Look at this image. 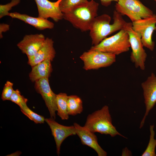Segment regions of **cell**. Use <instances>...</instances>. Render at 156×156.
I'll return each mask as SVG.
<instances>
[{
	"mask_svg": "<svg viewBox=\"0 0 156 156\" xmlns=\"http://www.w3.org/2000/svg\"><path fill=\"white\" fill-rule=\"evenodd\" d=\"M45 121L51 129L56 143L57 153L59 156L62 143L68 136L76 134V129L74 125L68 126L61 125L51 117L45 118Z\"/></svg>",
	"mask_w": 156,
	"mask_h": 156,
	"instance_id": "8fae6325",
	"label": "cell"
},
{
	"mask_svg": "<svg viewBox=\"0 0 156 156\" xmlns=\"http://www.w3.org/2000/svg\"><path fill=\"white\" fill-rule=\"evenodd\" d=\"M113 23L111 24V17L107 14H104L95 18L89 30L92 45L98 44L107 36L124 29L127 22L115 10L113 12Z\"/></svg>",
	"mask_w": 156,
	"mask_h": 156,
	"instance_id": "6da1fadb",
	"label": "cell"
},
{
	"mask_svg": "<svg viewBox=\"0 0 156 156\" xmlns=\"http://www.w3.org/2000/svg\"><path fill=\"white\" fill-rule=\"evenodd\" d=\"M130 47L128 34L125 29H122L115 35L105 38L98 44L92 46L90 49L116 55L127 52Z\"/></svg>",
	"mask_w": 156,
	"mask_h": 156,
	"instance_id": "277c9868",
	"label": "cell"
},
{
	"mask_svg": "<svg viewBox=\"0 0 156 156\" xmlns=\"http://www.w3.org/2000/svg\"><path fill=\"white\" fill-rule=\"evenodd\" d=\"M80 58L86 70L108 67L116 61V55L113 54L90 49L83 53Z\"/></svg>",
	"mask_w": 156,
	"mask_h": 156,
	"instance_id": "52a82bcc",
	"label": "cell"
},
{
	"mask_svg": "<svg viewBox=\"0 0 156 156\" xmlns=\"http://www.w3.org/2000/svg\"><path fill=\"white\" fill-rule=\"evenodd\" d=\"M20 0H12L11 1L5 5H0V18L8 16L10 13L9 11L12 8L19 4L20 2Z\"/></svg>",
	"mask_w": 156,
	"mask_h": 156,
	"instance_id": "cb8c5ba5",
	"label": "cell"
},
{
	"mask_svg": "<svg viewBox=\"0 0 156 156\" xmlns=\"http://www.w3.org/2000/svg\"><path fill=\"white\" fill-rule=\"evenodd\" d=\"M13 85L12 83L8 81L5 83L1 96L3 101L10 100L14 90L13 88Z\"/></svg>",
	"mask_w": 156,
	"mask_h": 156,
	"instance_id": "d4e9b609",
	"label": "cell"
},
{
	"mask_svg": "<svg viewBox=\"0 0 156 156\" xmlns=\"http://www.w3.org/2000/svg\"><path fill=\"white\" fill-rule=\"evenodd\" d=\"M10 101L17 104L21 108L27 105L28 100L21 95L18 90L16 89L14 90Z\"/></svg>",
	"mask_w": 156,
	"mask_h": 156,
	"instance_id": "603a6c76",
	"label": "cell"
},
{
	"mask_svg": "<svg viewBox=\"0 0 156 156\" xmlns=\"http://www.w3.org/2000/svg\"><path fill=\"white\" fill-rule=\"evenodd\" d=\"M132 28L141 36L143 45L151 51H153L155 46L152 36L154 31L156 30V15L140 19L132 22Z\"/></svg>",
	"mask_w": 156,
	"mask_h": 156,
	"instance_id": "ba28073f",
	"label": "cell"
},
{
	"mask_svg": "<svg viewBox=\"0 0 156 156\" xmlns=\"http://www.w3.org/2000/svg\"><path fill=\"white\" fill-rule=\"evenodd\" d=\"M154 125L150 126V135L148 144L142 156H156L155 149L156 146V139H155V131L154 130Z\"/></svg>",
	"mask_w": 156,
	"mask_h": 156,
	"instance_id": "ffe728a7",
	"label": "cell"
},
{
	"mask_svg": "<svg viewBox=\"0 0 156 156\" xmlns=\"http://www.w3.org/2000/svg\"><path fill=\"white\" fill-rule=\"evenodd\" d=\"M115 7V10L122 16H127L132 22L154 14L140 0H118Z\"/></svg>",
	"mask_w": 156,
	"mask_h": 156,
	"instance_id": "5b68a950",
	"label": "cell"
},
{
	"mask_svg": "<svg viewBox=\"0 0 156 156\" xmlns=\"http://www.w3.org/2000/svg\"><path fill=\"white\" fill-rule=\"evenodd\" d=\"M20 109L23 114L35 123L41 124L44 123L45 119L44 117L34 112L27 105L20 108Z\"/></svg>",
	"mask_w": 156,
	"mask_h": 156,
	"instance_id": "7402d4cb",
	"label": "cell"
},
{
	"mask_svg": "<svg viewBox=\"0 0 156 156\" xmlns=\"http://www.w3.org/2000/svg\"><path fill=\"white\" fill-rule=\"evenodd\" d=\"M51 62L47 60L31 67V70L29 74L30 80L35 82L41 79L49 78L53 70Z\"/></svg>",
	"mask_w": 156,
	"mask_h": 156,
	"instance_id": "e0dca14e",
	"label": "cell"
},
{
	"mask_svg": "<svg viewBox=\"0 0 156 156\" xmlns=\"http://www.w3.org/2000/svg\"><path fill=\"white\" fill-rule=\"evenodd\" d=\"M68 97L64 93H60L56 95L57 114L62 120H68L69 118L67 110Z\"/></svg>",
	"mask_w": 156,
	"mask_h": 156,
	"instance_id": "ac0fdd59",
	"label": "cell"
},
{
	"mask_svg": "<svg viewBox=\"0 0 156 156\" xmlns=\"http://www.w3.org/2000/svg\"><path fill=\"white\" fill-rule=\"evenodd\" d=\"M8 16L12 18L17 19L23 21L40 30L46 29H51L54 27L53 23L47 19L39 17H33L27 14H21L17 12L10 13Z\"/></svg>",
	"mask_w": 156,
	"mask_h": 156,
	"instance_id": "2e32d148",
	"label": "cell"
},
{
	"mask_svg": "<svg viewBox=\"0 0 156 156\" xmlns=\"http://www.w3.org/2000/svg\"><path fill=\"white\" fill-rule=\"evenodd\" d=\"M77 134L81 140L83 145L88 146L93 149L98 156H106L107 153L99 144L96 136L84 126H81L75 122L73 124Z\"/></svg>",
	"mask_w": 156,
	"mask_h": 156,
	"instance_id": "5bb4252c",
	"label": "cell"
},
{
	"mask_svg": "<svg viewBox=\"0 0 156 156\" xmlns=\"http://www.w3.org/2000/svg\"><path fill=\"white\" fill-rule=\"evenodd\" d=\"M88 1V0H60L59 6L61 11L64 13Z\"/></svg>",
	"mask_w": 156,
	"mask_h": 156,
	"instance_id": "44dd1931",
	"label": "cell"
},
{
	"mask_svg": "<svg viewBox=\"0 0 156 156\" xmlns=\"http://www.w3.org/2000/svg\"><path fill=\"white\" fill-rule=\"evenodd\" d=\"M10 29V25L8 24L4 23L0 24V38L1 39L3 37V33L5 32L8 31Z\"/></svg>",
	"mask_w": 156,
	"mask_h": 156,
	"instance_id": "484cf974",
	"label": "cell"
},
{
	"mask_svg": "<svg viewBox=\"0 0 156 156\" xmlns=\"http://www.w3.org/2000/svg\"><path fill=\"white\" fill-rule=\"evenodd\" d=\"M155 0V1L156 2V0Z\"/></svg>",
	"mask_w": 156,
	"mask_h": 156,
	"instance_id": "83f0119b",
	"label": "cell"
},
{
	"mask_svg": "<svg viewBox=\"0 0 156 156\" xmlns=\"http://www.w3.org/2000/svg\"><path fill=\"white\" fill-rule=\"evenodd\" d=\"M46 38L42 34L25 35L17 44L22 52L27 57L34 55L44 44Z\"/></svg>",
	"mask_w": 156,
	"mask_h": 156,
	"instance_id": "4fadbf2b",
	"label": "cell"
},
{
	"mask_svg": "<svg viewBox=\"0 0 156 156\" xmlns=\"http://www.w3.org/2000/svg\"><path fill=\"white\" fill-rule=\"evenodd\" d=\"M67 110L69 115L74 116L81 114L83 110V106L80 98L76 95L68 96Z\"/></svg>",
	"mask_w": 156,
	"mask_h": 156,
	"instance_id": "d6986e66",
	"label": "cell"
},
{
	"mask_svg": "<svg viewBox=\"0 0 156 156\" xmlns=\"http://www.w3.org/2000/svg\"><path fill=\"white\" fill-rule=\"evenodd\" d=\"M34 87L36 92L40 94L44 100L49 111L51 117L56 118L55 112L57 108L56 95L51 90L49 83V78L40 79L35 82Z\"/></svg>",
	"mask_w": 156,
	"mask_h": 156,
	"instance_id": "30bf717a",
	"label": "cell"
},
{
	"mask_svg": "<svg viewBox=\"0 0 156 156\" xmlns=\"http://www.w3.org/2000/svg\"><path fill=\"white\" fill-rule=\"evenodd\" d=\"M101 4L103 6L107 7L113 1L117 2L118 0H100Z\"/></svg>",
	"mask_w": 156,
	"mask_h": 156,
	"instance_id": "4316f807",
	"label": "cell"
},
{
	"mask_svg": "<svg viewBox=\"0 0 156 156\" xmlns=\"http://www.w3.org/2000/svg\"><path fill=\"white\" fill-rule=\"evenodd\" d=\"M99 3L94 0L88 1L63 13V18L82 32L89 31L97 16Z\"/></svg>",
	"mask_w": 156,
	"mask_h": 156,
	"instance_id": "7a4b0ae2",
	"label": "cell"
},
{
	"mask_svg": "<svg viewBox=\"0 0 156 156\" xmlns=\"http://www.w3.org/2000/svg\"><path fill=\"white\" fill-rule=\"evenodd\" d=\"M38 12V17L52 19L57 22L63 19V13L59 6L60 0L51 2L48 0H35Z\"/></svg>",
	"mask_w": 156,
	"mask_h": 156,
	"instance_id": "7c38bea8",
	"label": "cell"
},
{
	"mask_svg": "<svg viewBox=\"0 0 156 156\" xmlns=\"http://www.w3.org/2000/svg\"><path fill=\"white\" fill-rule=\"evenodd\" d=\"M132 23L127 22L124 29L128 32L132 51L130 56L131 62L136 68L142 70L145 69L147 54L144 48L140 35L132 28Z\"/></svg>",
	"mask_w": 156,
	"mask_h": 156,
	"instance_id": "8992f818",
	"label": "cell"
},
{
	"mask_svg": "<svg viewBox=\"0 0 156 156\" xmlns=\"http://www.w3.org/2000/svg\"><path fill=\"white\" fill-rule=\"evenodd\" d=\"M84 126L92 132L109 135L112 137L120 135L127 138L116 130L112 124L109 107L105 105L87 116Z\"/></svg>",
	"mask_w": 156,
	"mask_h": 156,
	"instance_id": "3957f363",
	"label": "cell"
},
{
	"mask_svg": "<svg viewBox=\"0 0 156 156\" xmlns=\"http://www.w3.org/2000/svg\"><path fill=\"white\" fill-rule=\"evenodd\" d=\"M146 111L141 122L140 128L143 126L146 117L156 103V76L153 73L142 83Z\"/></svg>",
	"mask_w": 156,
	"mask_h": 156,
	"instance_id": "9c48e42d",
	"label": "cell"
},
{
	"mask_svg": "<svg viewBox=\"0 0 156 156\" xmlns=\"http://www.w3.org/2000/svg\"><path fill=\"white\" fill-rule=\"evenodd\" d=\"M54 41L51 38H46L41 47L33 55L28 57V63L31 67L47 60L53 61L56 52L53 47Z\"/></svg>",
	"mask_w": 156,
	"mask_h": 156,
	"instance_id": "9a60e30c",
	"label": "cell"
}]
</instances>
